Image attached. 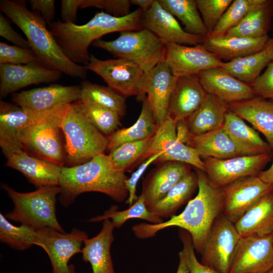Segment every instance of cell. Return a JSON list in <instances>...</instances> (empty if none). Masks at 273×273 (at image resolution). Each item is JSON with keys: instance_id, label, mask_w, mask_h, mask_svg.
I'll use <instances>...</instances> for the list:
<instances>
[{"instance_id": "obj_1", "label": "cell", "mask_w": 273, "mask_h": 273, "mask_svg": "<svg viewBox=\"0 0 273 273\" xmlns=\"http://www.w3.org/2000/svg\"><path fill=\"white\" fill-rule=\"evenodd\" d=\"M196 173L198 194L188 202L184 210L158 224L133 225L132 231L138 238H151L161 230L177 226L190 234L194 249L201 252L213 224L223 212L224 192L222 187L213 183L205 172L198 169Z\"/></svg>"}, {"instance_id": "obj_2", "label": "cell", "mask_w": 273, "mask_h": 273, "mask_svg": "<svg viewBox=\"0 0 273 273\" xmlns=\"http://www.w3.org/2000/svg\"><path fill=\"white\" fill-rule=\"evenodd\" d=\"M143 12L138 8L127 15L115 17L101 11L83 25L58 20L48 24V28L66 56L74 63L85 66L90 57L89 46L102 36L143 29Z\"/></svg>"}, {"instance_id": "obj_3", "label": "cell", "mask_w": 273, "mask_h": 273, "mask_svg": "<svg viewBox=\"0 0 273 273\" xmlns=\"http://www.w3.org/2000/svg\"><path fill=\"white\" fill-rule=\"evenodd\" d=\"M0 9L24 33L41 66L73 77L86 78L85 66L66 56L40 13L28 9L25 1L1 0Z\"/></svg>"}, {"instance_id": "obj_4", "label": "cell", "mask_w": 273, "mask_h": 273, "mask_svg": "<svg viewBox=\"0 0 273 273\" xmlns=\"http://www.w3.org/2000/svg\"><path fill=\"white\" fill-rule=\"evenodd\" d=\"M128 177L115 168L108 155L102 153L88 161L74 166L62 168L59 186V201L67 207L80 194L88 192L105 194L118 202L127 199L125 187Z\"/></svg>"}, {"instance_id": "obj_5", "label": "cell", "mask_w": 273, "mask_h": 273, "mask_svg": "<svg viewBox=\"0 0 273 273\" xmlns=\"http://www.w3.org/2000/svg\"><path fill=\"white\" fill-rule=\"evenodd\" d=\"M66 153L65 164L71 167L84 163L104 153L108 141L89 121L81 100L69 104L61 123Z\"/></svg>"}, {"instance_id": "obj_6", "label": "cell", "mask_w": 273, "mask_h": 273, "mask_svg": "<svg viewBox=\"0 0 273 273\" xmlns=\"http://www.w3.org/2000/svg\"><path fill=\"white\" fill-rule=\"evenodd\" d=\"M2 187L14 204L5 215L7 218L36 230L49 227L65 233L56 214L57 196L61 192L59 186L40 187L28 193L17 192L6 184Z\"/></svg>"}, {"instance_id": "obj_7", "label": "cell", "mask_w": 273, "mask_h": 273, "mask_svg": "<svg viewBox=\"0 0 273 273\" xmlns=\"http://www.w3.org/2000/svg\"><path fill=\"white\" fill-rule=\"evenodd\" d=\"M68 105L46 112L27 127L20 138L22 149L36 157L63 167L66 153L61 123Z\"/></svg>"}, {"instance_id": "obj_8", "label": "cell", "mask_w": 273, "mask_h": 273, "mask_svg": "<svg viewBox=\"0 0 273 273\" xmlns=\"http://www.w3.org/2000/svg\"><path fill=\"white\" fill-rule=\"evenodd\" d=\"M92 45L109 52L117 58L133 62L145 73L165 60L166 44L146 28L122 31L114 40L99 39Z\"/></svg>"}, {"instance_id": "obj_9", "label": "cell", "mask_w": 273, "mask_h": 273, "mask_svg": "<svg viewBox=\"0 0 273 273\" xmlns=\"http://www.w3.org/2000/svg\"><path fill=\"white\" fill-rule=\"evenodd\" d=\"M85 68L100 76L109 87L125 97L136 96L143 101L146 96L143 86L145 73L132 61L122 58L102 60L90 55Z\"/></svg>"}, {"instance_id": "obj_10", "label": "cell", "mask_w": 273, "mask_h": 273, "mask_svg": "<svg viewBox=\"0 0 273 273\" xmlns=\"http://www.w3.org/2000/svg\"><path fill=\"white\" fill-rule=\"evenodd\" d=\"M241 238L235 223L221 213L213 224L200 253L201 262L220 273H229Z\"/></svg>"}, {"instance_id": "obj_11", "label": "cell", "mask_w": 273, "mask_h": 273, "mask_svg": "<svg viewBox=\"0 0 273 273\" xmlns=\"http://www.w3.org/2000/svg\"><path fill=\"white\" fill-rule=\"evenodd\" d=\"M177 122L169 116L158 127L152 143L138 161L143 163L151 156L162 152L157 162L177 161L205 172L204 163L197 151L180 141L176 132Z\"/></svg>"}, {"instance_id": "obj_12", "label": "cell", "mask_w": 273, "mask_h": 273, "mask_svg": "<svg viewBox=\"0 0 273 273\" xmlns=\"http://www.w3.org/2000/svg\"><path fill=\"white\" fill-rule=\"evenodd\" d=\"M38 242L47 253L53 273H76L75 267L68 264L70 259L81 252V246L88 238L84 231L74 228L68 233L46 227L37 230Z\"/></svg>"}, {"instance_id": "obj_13", "label": "cell", "mask_w": 273, "mask_h": 273, "mask_svg": "<svg viewBox=\"0 0 273 273\" xmlns=\"http://www.w3.org/2000/svg\"><path fill=\"white\" fill-rule=\"evenodd\" d=\"M273 267L272 233L241 237L229 273H265Z\"/></svg>"}, {"instance_id": "obj_14", "label": "cell", "mask_w": 273, "mask_h": 273, "mask_svg": "<svg viewBox=\"0 0 273 273\" xmlns=\"http://www.w3.org/2000/svg\"><path fill=\"white\" fill-rule=\"evenodd\" d=\"M223 214L233 223L251 207L273 190V184L266 183L258 175L237 179L224 187Z\"/></svg>"}, {"instance_id": "obj_15", "label": "cell", "mask_w": 273, "mask_h": 273, "mask_svg": "<svg viewBox=\"0 0 273 273\" xmlns=\"http://www.w3.org/2000/svg\"><path fill=\"white\" fill-rule=\"evenodd\" d=\"M81 98V85L53 84L14 93L12 101L28 112L43 113L76 102Z\"/></svg>"}, {"instance_id": "obj_16", "label": "cell", "mask_w": 273, "mask_h": 273, "mask_svg": "<svg viewBox=\"0 0 273 273\" xmlns=\"http://www.w3.org/2000/svg\"><path fill=\"white\" fill-rule=\"evenodd\" d=\"M270 158V154H263L225 159L210 157L202 159L208 178L222 187L243 177L258 175Z\"/></svg>"}, {"instance_id": "obj_17", "label": "cell", "mask_w": 273, "mask_h": 273, "mask_svg": "<svg viewBox=\"0 0 273 273\" xmlns=\"http://www.w3.org/2000/svg\"><path fill=\"white\" fill-rule=\"evenodd\" d=\"M165 61L176 77L197 75L201 71L221 67L223 63L202 44H166Z\"/></svg>"}, {"instance_id": "obj_18", "label": "cell", "mask_w": 273, "mask_h": 273, "mask_svg": "<svg viewBox=\"0 0 273 273\" xmlns=\"http://www.w3.org/2000/svg\"><path fill=\"white\" fill-rule=\"evenodd\" d=\"M177 80L165 60L145 74L143 90L158 127L168 116L169 102Z\"/></svg>"}, {"instance_id": "obj_19", "label": "cell", "mask_w": 273, "mask_h": 273, "mask_svg": "<svg viewBox=\"0 0 273 273\" xmlns=\"http://www.w3.org/2000/svg\"><path fill=\"white\" fill-rule=\"evenodd\" d=\"M141 23L165 44L176 43L185 46L202 44L203 37L183 29L175 17L163 8L158 0H155L148 10L143 12Z\"/></svg>"}, {"instance_id": "obj_20", "label": "cell", "mask_w": 273, "mask_h": 273, "mask_svg": "<svg viewBox=\"0 0 273 273\" xmlns=\"http://www.w3.org/2000/svg\"><path fill=\"white\" fill-rule=\"evenodd\" d=\"M61 74L38 64H0L1 99L30 85L56 81Z\"/></svg>"}, {"instance_id": "obj_21", "label": "cell", "mask_w": 273, "mask_h": 273, "mask_svg": "<svg viewBox=\"0 0 273 273\" xmlns=\"http://www.w3.org/2000/svg\"><path fill=\"white\" fill-rule=\"evenodd\" d=\"M46 113H30L14 103L1 100L0 146L6 157L13 151L22 148L20 142L22 132Z\"/></svg>"}, {"instance_id": "obj_22", "label": "cell", "mask_w": 273, "mask_h": 273, "mask_svg": "<svg viewBox=\"0 0 273 273\" xmlns=\"http://www.w3.org/2000/svg\"><path fill=\"white\" fill-rule=\"evenodd\" d=\"M197 75L207 94L216 96L227 104L255 96L250 84L240 80L221 67L201 71Z\"/></svg>"}, {"instance_id": "obj_23", "label": "cell", "mask_w": 273, "mask_h": 273, "mask_svg": "<svg viewBox=\"0 0 273 273\" xmlns=\"http://www.w3.org/2000/svg\"><path fill=\"white\" fill-rule=\"evenodd\" d=\"M6 158V166L21 172L36 187L59 186L62 167L31 156L22 148L13 151Z\"/></svg>"}, {"instance_id": "obj_24", "label": "cell", "mask_w": 273, "mask_h": 273, "mask_svg": "<svg viewBox=\"0 0 273 273\" xmlns=\"http://www.w3.org/2000/svg\"><path fill=\"white\" fill-rule=\"evenodd\" d=\"M190 172L189 164L167 161L150 173L144 181L141 194L148 209L163 198Z\"/></svg>"}, {"instance_id": "obj_25", "label": "cell", "mask_w": 273, "mask_h": 273, "mask_svg": "<svg viewBox=\"0 0 273 273\" xmlns=\"http://www.w3.org/2000/svg\"><path fill=\"white\" fill-rule=\"evenodd\" d=\"M207 94L198 75L177 78L170 100L168 116L176 122L186 120L201 106Z\"/></svg>"}, {"instance_id": "obj_26", "label": "cell", "mask_w": 273, "mask_h": 273, "mask_svg": "<svg viewBox=\"0 0 273 273\" xmlns=\"http://www.w3.org/2000/svg\"><path fill=\"white\" fill-rule=\"evenodd\" d=\"M228 107L262 133L273 150V101L255 96L228 104Z\"/></svg>"}, {"instance_id": "obj_27", "label": "cell", "mask_w": 273, "mask_h": 273, "mask_svg": "<svg viewBox=\"0 0 273 273\" xmlns=\"http://www.w3.org/2000/svg\"><path fill=\"white\" fill-rule=\"evenodd\" d=\"M115 228L110 219H106L99 233L83 243L82 259L90 264L93 273H115L110 253Z\"/></svg>"}, {"instance_id": "obj_28", "label": "cell", "mask_w": 273, "mask_h": 273, "mask_svg": "<svg viewBox=\"0 0 273 273\" xmlns=\"http://www.w3.org/2000/svg\"><path fill=\"white\" fill-rule=\"evenodd\" d=\"M268 36L260 38H248L224 35L220 37L203 38L202 44L220 60L229 61L262 50Z\"/></svg>"}, {"instance_id": "obj_29", "label": "cell", "mask_w": 273, "mask_h": 273, "mask_svg": "<svg viewBox=\"0 0 273 273\" xmlns=\"http://www.w3.org/2000/svg\"><path fill=\"white\" fill-rule=\"evenodd\" d=\"M228 110L227 103L207 94L201 106L186 119L190 133L197 136L220 128L224 124Z\"/></svg>"}, {"instance_id": "obj_30", "label": "cell", "mask_w": 273, "mask_h": 273, "mask_svg": "<svg viewBox=\"0 0 273 273\" xmlns=\"http://www.w3.org/2000/svg\"><path fill=\"white\" fill-rule=\"evenodd\" d=\"M187 145L194 148L201 159L210 157L225 159L244 155L223 126L200 135L190 134Z\"/></svg>"}, {"instance_id": "obj_31", "label": "cell", "mask_w": 273, "mask_h": 273, "mask_svg": "<svg viewBox=\"0 0 273 273\" xmlns=\"http://www.w3.org/2000/svg\"><path fill=\"white\" fill-rule=\"evenodd\" d=\"M235 225L241 237L264 236L273 232L272 192L251 207Z\"/></svg>"}, {"instance_id": "obj_32", "label": "cell", "mask_w": 273, "mask_h": 273, "mask_svg": "<svg viewBox=\"0 0 273 273\" xmlns=\"http://www.w3.org/2000/svg\"><path fill=\"white\" fill-rule=\"evenodd\" d=\"M223 127L244 155L270 154L271 149L255 129L234 113L227 112Z\"/></svg>"}, {"instance_id": "obj_33", "label": "cell", "mask_w": 273, "mask_h": 273, "mask_svg": "<svg viewBox=\"0 0 273 273\" xmlns=\"http://www.w3.org/2000/svg\"><path fill=\"white\" fill-rule=\"evenodd\" d=\"M142 101L141 113L136 122L131 126L117 129L107 136V150L110 152L124 143L143 140L154 135L158 126L146 96Z\"/></svg>"}, {"instance_id": "obj_34", "label": "cell", "mask_w": 273, "mask_h": 273, "mask_svg": "<svg viewBox=\"0 0 273 273\" xmlns=\"http://www.w3.org/2000/svg\"><path fill=\"white\" fill-rule=\"evenodd\" d=\"M272 18L273 0H264L225 35L254 38L268 36Z\"/></svg>"}, {"instance_id": "obj_35", "label": "cell", "mask_w": 273, "mask_h": 273, "mask_svg": "<svg viewBox=\"0 0 273 273\" xmlns=\"http://www.w3.org/2000/svg\"><path fill=\"white\" fill-rule=\"evenodd\" d=\"M198 187L197 173H189L161 200L148 210L161 218L171 217L187 201Z\"/></svg>"}, {"instance_id": "obj_36", "label": "cell", "mask_w": 273, "mask_h": 273, "mask_svg": "<svg viewBox=\"0 0 273 273\" xmlns=\"http://www.w3.org/2000/svg\"><path fill=\"white\" fill-rule=\"evenodd\" d=\"M271 62L264 49L257 53L224 62L221 68L240 80L251 85Z\"/></svg>"}, {"instance_id": "obj_37", "label": "cell", "mask_w": 273, "mask_h": 273, "mask_svg": "<svg viewBox=\"0 0 273 273\" xmlns=\"http://www.w3.org/2000/svg\"><path fill=\"white\" fill-rule=\"evenodd\" d=\"M166 10L181 21L186 31L203 38L209 35L196 0H158Z\"/></svg>"}, {"instance_id": "obj_38", "label": "cell", "mask_w": 273, "mask_h": 273, "mask_svg": "<svg viewBox=\"0 0 273 273\" xmlns=\"http://www.w3.org/2000/svg\"><path fill=\"white\" fill-rule=\"evenodd\" d=\"M117 206L113 205L102 215L90 218V222H98L106 219H111L115 228H119L130 219L139 218L158 224L163 222V219L148 210L142 194L129 207L122 211H118Z\"/></svg>"}, {"instance_id": "obj_39", "label": "cell", "mask_w": 273, "mask_h": 273, "mask_svg": "<svg viewBox=\"0 0 273 273\" xmlns=\"http://www.w3.org/2000/svg\"><path fill=\"white\" fill-rule=\"evenodd\" d=\"M81 97L113 111L121 116L126 111L125 98L111 87L87 80L81 82Z\"/></svg>"}, {"instance_id": "obj_40", "label": "cell", "mask_w": 273, "mask_h": 273, "mask_svg": "<svg viewBox=\"0 0 273 273\" xmlns=\"http://www.w3.org/2000/svg\"><path fill=\"white\" fill-rule=\"evenodd\" d=\"M0 241L16 250H26L33 245H37V230L24 224L14 225L1 213Z\"/></svg>"}, {"instance_id": "obj_41", "label": "cell", "mask_w": 273, "mask_h": 273, "mask_svg": "<svg viewBox=\"0 0 273 273\" xmlns=\"http://www.w3.org/2000/svg\"><path fill=\"white\" fill-rule=\"evenodd\" d=\"M264 0H234L226 9L213 31L208 36L220 37L237 25Z\"/></svg>"}, {"instance_id": "obj_42", "label": "cell", "mask_w": 273, "mask_h": 273, "mask_svg": "<svg viewBox=\"0 0 273 273\" xmlns=\"http://www.w3.org/2000/svg\"><path fill=\"white\" fill-rule=\"evenodd\" d=\"M153 136L141 141L124 143L110 151L109 156L115 168L125 172L139 161L149 148Z\"/></svg>"}, {"instance_id": "obj_43", "label": "cell", "mask_w": 273, "mask_h": 273, "mask_svg": "<svg viewBox=\"0 0 273 273\" xmlns=\"http://www.w3.org/2000/svg\"><path fill=\"white\" fill-rule=\"evenodd\" d=\"M80 100L86 116L101 133L109 136L118 129L121 117L119 114L85 98Z\"/></svg>"}, {"instance_id": "obj_44", "label": "cell", "mask_w": 273, "mask_h": 273, "mask_svg": "<svg viewBox=\"0 0 273 273\" xmlns=\"http://www.w3.org/2000/svg\"><path fill=\"white\" fill-rule=\"evenodd\" d=\"M198 9L209 32L213 31L232 0H196Z\"/></svg>"}, {"instance_id": "obj_45", "label": "cell", "mask_w": 273, "mask_h": 273, "mask_svg": "<svg viewBox=\"0 0 273 273\" xmlns=\"http://www.w3.org/2000/svg\"><path fill=\"white\" fill-rule=\"evenodd\" d=\"M40 65L31 49L0 42V64Z\"/></svg>"}, {"instance_id": "obj_46", "label": "cell", "mask_w": 273, "mask_h": 273, "mask_svg": "<svg viewBox=\"0 0 273 273\" xmlns=\"http://www.w3.org/2000/svg\"><path fill=\"white\" fill-rule=\"evenodd\" d=\"M130 4L128 0H81L80 8L95 7L112 16L122 17L130 13Z\"/></svg>"}, {"instance_id": "obj_47", "label": "cell", "mask_w": 273, "mask_h": 273, "mask_svg": "<svg viewBox=\"0 0 273 273\" xmlns=\"http://www.w3.org/2000/svg\"><path fill=\"white\" fill-rule=\"evenodd\" d=\"M179 237L183 244V248L187 252L190 273H220L198 260L191 235L188 232L181 229L179 232Z\"/></svg>"}, {"instance_id": "obj_48", "label": "cell", "mask_w": 273, "mask_h": 273, "mask_svg": "<svg viewBox=\"0 0 273 273\" xmlns=\"http://www.w3.org/2000/svg\"><path fill=\"white\" fill-rule=\"evenodd\" d=\"M250 85L255 96L273 101V62Z\"/></svg>"}, {"instance_id": "obj_49", "label": "cell", "mask_w": 273, "mask_h": 273, "mask_svg": "<svg viewBox=\"0 0 273 273\" xmlns=\"http://www.w3.org/2000/svg\"><path fill=\"white\" fill-rule=\"evenodd\" d=\"M161 154L162 152L158 153L146 159L125 181V187L128 192V197L125 203L129 206L131 205L138 198L136 195V191L137 184L140 178L148 167L152 163L156 162Z\"/></svg>"}, {"instance_id": "obj_50", "label": "cell", "mask_w": 273, "mask_h": 273, "mask_svg": "<svg viewBox=\"0 0 273 273\" xmlns=\"http://www.w3.org/2000/svg\"><path fill=\"white\" fill-rule=\"evenodd\" d=\"M0 35L15 46L30 49L28 40L12 27L9 22L2 14L0 15Z\"/></svg>"}, {"instance_id": "obj_51", "label": "cell", "mask_w": 273, "mask_h": 273, "mask_svg": "<svg viewBox=\"0 0 273 273\" xmlns=\"http://www.w3.org/2000/svg\"><path fill=\"white\" fill-rule=\"evenodd\" d=\"M29 3L32 10L39 13L48 24L54 22L55 16V1L30 0Z\"/></svg>"}, {"instance_id": "obj_52", "label": "cell", "mask_w": 273, "mask_h": 273, "mask_svg": "<svg viewBox=\"0 0 273 273\" xmlns=\"http://www.w3.org/2000/svg\"><path fill=\"white\" fill-rule=\"evenodd\" d=\"M81 0L61 1V16L62 22L73 23L76 20L78 9L80 8Z\"/></svg>"}, {"instance_id": "obj_53", "label": "cell", "mask_w": 273, "mask_h": 273, "mask_svg": "<svg viewBox=\"0 0 273 273\" xmlns=\"http://www.w3.org/2000/svg\"><path fill=\"white\" fill-rule=\"evenodd\" d=\"M179 263L176 273H190L187 252L185 248L178 253Z\"/></svg>"}, {"instance_id": "obj_54", "label": "cell", "mask_w": 273, "mask_h": 273, "mask_svg": "<svg viewBox=\"0 0 273 273\" xmlns=\"http://www.w3.org/2000/svg\"><path fill=\"white\" fill-rule=\"evenodd\" d=\"M258 176L265 183L273 184V162L268 169L260 172Z\"/></svg>"}, {"instance_id": "obj_55", "label": "cell", "mask_w": 273, "mask_h": 273, "mask_svg": "<svg viewBox=\"0 0 273 273\" xmlns=\"http://www.w3.org/2000/svg\"><path fill=\"white\" fill-rule=\"evenodd\" d=\"M154 2L155 0H130L131 4L138 6L143 12L149 9Z\"/></svg>"}, {"instance_id": "obj_56", "label": "cell", "mask_w": 273, "mask_h": 273, "mask_svg": "<svg viewBox=\"0 0 273 273\" xmlns=\"http://www.w3.org/2000/svg\"><path fill=\"white\" fill-rule=\"evenodd\" d=\"M264 49L268 52L271 62H273V38H270L267 40Z\"/></svg>"}, {"instance_id": "obj_57", "label": "cell", "mask_w": 273, "mask_h": 273, "mask_svg": "<svg viewBox=\"0 0 273 273\" xmlns=\"http://www.w3.org/2000/svg\"><path fill=\"white\" fill-rule=\"evenodd\" d=\"M265 273H273V267Z\"/></svg>"}, {"instance_id": "obj_58", "label": "cell", "mask_w": 273, "mask_h": 273, "mask_svg": "<svg viewBox=\"0 0 273 273\" xmlns=\"http://www.w3.org/2000/svg\"><path fill=\"white\" fill-rule=\"evenodd\" d=\"M272 240H273V232H272Z\"/></svg>"}, {"instance_id": "obj_59", "label": "cell", "mask_w": 273, "mask_h": 273, "mask_svg": "<svg viewBox=\"0 0 273 273\" xmlns=\"http://www.w3.org/2000/svg\"><path fill=\"white\" fill-rule=\"evenodd\" d=\"M272 195H273V190H272Z\"/></svg>"}]
</instances>
